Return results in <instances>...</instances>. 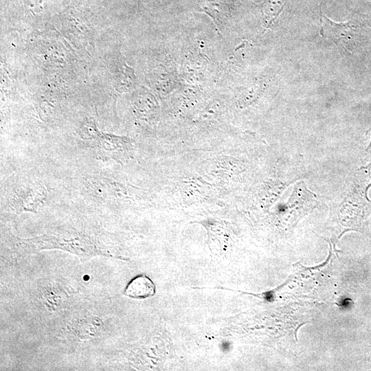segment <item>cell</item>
<instances>
[{
    "instance_id": "cell-4",
    "label": "cell",
    "mask_w": 371,
    "mask_h": 371,
    "mask_svg": "<svg viewBox=\"0 0 371 371\" xmlns=\"http://www.w3.org/2000/svg\"><path fill=\"white\" fill-rule=\"evenodd\" d=\"M155 290V285L150 278L139 275L128 283L124 295L134 299H145L153 296Z\"/></svg>"
},
{
    "instance_id": "cell-5",
    "label": "cell",
    "mask_w": 371,
    "mask_h": 371,
    "mask_svg": "<svg viewBox=\"0 0 371 371\" xmlns=\"http://www.w3.org/2000/svg\"><path fill=\"white\" fill-rule=\"evenodd\" d=\"M289 0H267L264 7L265 17L267 21V27L278 17L282 12Z\"/></svg>"
},
{
    "instance_id": "cell-2",
    "label": "cell",
    "mask_w": 371,
    "mask_h": 371,
    "mask_svg": "<svg viewBox=\"0 0 371 371\" xmlns=\"http://www.w3.org/2000/svg\"><path fill=\"white\" fill-rule=\"evenodd\" d=\"M321 34L332 40L337 46L346 45L352 39L356 30L355 19L344 23L333 21L320 10Z\"/></svg>"
},
{
    "instance_id": "cell-3",
    "label": "cell",
    "mask_w": 371,
    "mask_h": 371,
    "mask_svg": "<svg viewBox=\"0 0 371 371\" xmlns=\"http://www.w3.org/2000/svg\"><path fill=\"white\" fill-rule=\"evenodd\" d=\"M45 197L46 190L41 186L27 188L21 191L14 200L15 208L18 211L35 213Z\"/></svg>"
},
{
    "instance_id": "cell-6",
    "label": "cell",
    "mask_w": 371,
    "mask_h": 371,
    "mask_svg": "<svg viewBox=\"0 0 371 371\" xmlns=\"http://www.w3.org/2000/svg\"><path fill=\"white\" fill-rule=\"evenodd\" d=\"M102 134L94 122H87L81 128L80 137L85 141L95 142Z\"/></svg>"
},
{
    "instance_id": "cell-1",
    "label": "cell",
    "mask_w": 371,
    "mask_h": 371,
    "mask_svg": "<svg viewBox=\"0 0 371 371\" xmlns=\"http://www.w3.org/2000/svg\"><path fill=\"white\" fill-rule=\"evenodd\" d=\"M21 245L28 249H61L87 260L97 255H105L91 239L85 234L76 231L58 230L28 239H19Z\"/></svg>"
},
{
    "instance_id": "cell-7",
    "label": "cell",
    "mask_w": 371,
    "mask_h": 371,
    "mask_svg": "<svg viewBox=\"0 0 371 371\" xmlns=\"http://www.w3.org/2000/svg\"><path fill=\"white\" fill-rule=\"evenodd\" d=\"M138 1H139V3L141 0H138Z\"/></svg>"
}]
</instances>
